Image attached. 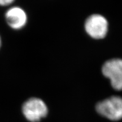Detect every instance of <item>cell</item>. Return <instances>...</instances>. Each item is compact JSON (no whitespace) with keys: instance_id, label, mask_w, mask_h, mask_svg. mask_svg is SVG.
<instances>
[{"instance_id":"cell-1","label":"cell","mask_w":122,"mask_h":122,"mask_svg":"<svg viewBox=\"0 0 122 122\" xmlns=\"http://www.w3.org/2000/svg\"><path fill=\"white\" fill-rule=\"evenodd\" d=\"M98 113L111 120L122 119V98L112 96L100 102L96 105Z\"/></svg>"},{"instance_id":"cell-2","label":"cell","mask_w":122,"mask_h":122,"mask_svg":"<svg viewBox=\"0 0 122 122\" xmlns=\"http://www.w3.org/2000/svg\"><path fill=\"white\" fill-rule=\"evenodd\" d=\"M22 111L27 120L31 122H37L46 116L48 110L46 105L41 99L33 97L23 103Z\"/></svg>"},{"instance_id":"cell-3","label":"cell","mask_w":122,"mask_h":122,"mask_svg":"<svg viewBox=\"0 0 122 122\" xmlns=\"http://www.w3.org/2000/svg\"><path fill=\"white\" fill-rule=\"evenodd\" d=\"M102 71L105 77L109 79L112 88L122 90V59H112L103 65Z\"/></svg>"},{"instance_id":"cell-4","label":"cell","mask_w":122,"mask_h":122,"mask_svg":"<svg viewBox=\"0 0 122 122\" xmlns=\"http://www.w3.org/2000/svg\"><path fill=\"white\" fill-rule=\"evenodd\" d=\"M85 29L91 37L96 39H102L107 33L108 22L102 15H92L85 21Z\"/></svg>"},{"instance_id":"cell-5","label":"cell","mask_w":122,"mask_h":122,"mask_svg":"<svg viewBox=\"0 0 122 122\" xmlns=\"http://www.w3.org/2000/svg\"><path fill=\"white\" fill-rule=\"evenodd\" d=\"M5 19L12 30H22L28 22L27 14L22 7L18 6H10L5 13Z\"/></svg>"},{"instance_id":"cell-6","label":"cell","mask_w":122,"mask_h":122,"mask_svg":"<svg viewBox=\"0 0 122 122\" xmlns=\"http://www.w3.org/2000/svg\"><path fill=\"white\" fill-rule=\"evenodd\" d=\"M15 0H0V6H10L14 2Z\"/></svg>"},{"instance_id":"cell-7","label":"cell","mask_w":122,"mask_h":122,"mask_svg":"<svg viewBox=\"0 0 122 122\" xmlns=\"http://www.w3.org/2000/svg\"><path fill=\"white\" fill-rule=\"evenodd\" d=\"M1 46H2V38H1V35H0V49H1Z\"/></svg>"}]
</instances>
